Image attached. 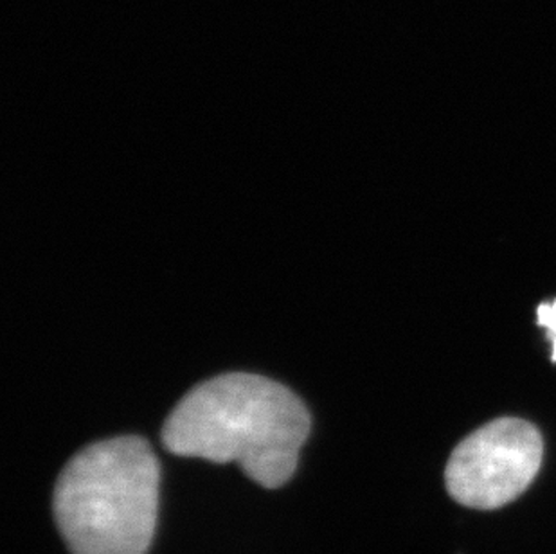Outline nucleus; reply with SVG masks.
Instances as JSON below:
<instances>
[{
	"instance_id": "f03ea898",
	"label": "nucleus",
	"mask_w": 556,
	"mask_h": 554,
	"mask_svg": "<svg viewBox=\"0 0 556 554\" xmlns=\"http://www.w3.org/2000/svg\"><path fill=\"white\" fill-rule=\"evenodd\" d=\"M161 468L139 436L79 450L54 488L56 526L71 554H147L159 517Z\"/></svg>"
},
{
	"instance_id": "7ed1b4c3",
	"label": "nucleus",
	"mask_w": 556,
	"mask_h": 554,
	"mask_svg": "<svg viewBox=\"0 0 556 554\" xmlns=\"http://www.w3.org/2000/svg\"><path fill=\"white\" fill-rule=\"evenodd\" d=\"M544 443L525 419L490 421L452 452L445 470L454 501L476 509H497L519 498L541 470Z\"/></svg>"
},
{
	"instance_id": "20e7f679",
	"label": "nucleus",
	"mask_w": 556,
	"mask_h": 554,
	"mask_svg": "<svg viewBox=\"0 0 556 554\" xmlns=\"http://www.w3.org/2000/svg\"><path fill=\"white\" fill-rule=\"evenodd\" d=\"M536 325L546 328L553 342V362H556V301L542 303L536 310Z\"/></svg>"
},
{
	"instance_id": "f257e3e1",
	"label": "nucleus",
	"mask_w": 556,
	"mask_h": 554,
	"mask_svg": "<svg viewBox=\"0 0 556 554\" xmlns=\"http://www.w3.org/2000/svg\"><path fill=\"white\" fill-rule=\"evenodd\" d=\"M312 429L308 408L283 383L251 373H226L199 383L169 414V454L218 465L237 463L267 490L292 479Z\"/></svg>"
}]
</instances>
